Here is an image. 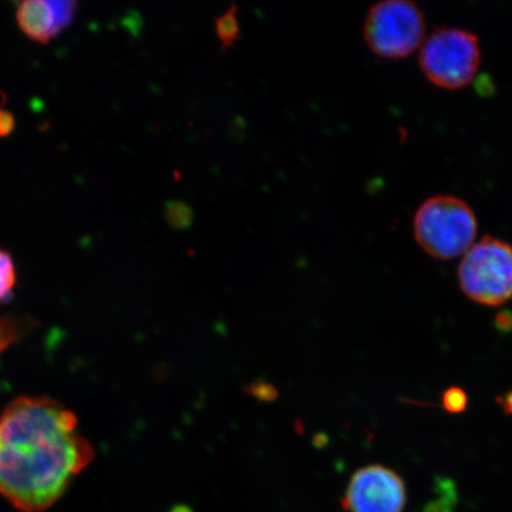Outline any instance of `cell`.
Segmentation results:
<instances>
[{
  "instance_id": "obj_1",
  "label": "cell",
  "mask_w": 512,
  "mask_h": 512,
  "mask_svg": "<svg viewBox=\"0 0 512 512\" xmlns=\"http://www.w3.org/2000/svg\"><path fill=\"white\" fill-rule=\"evenodd\" d=\"M93 457L60 402L21 396L0 414V495L19 511L49 509Z\"/></svg>"
},
{
  "instance_id": "obj_2",
  "label": "cell",
  "mask_w": 512,
  "mask_h": 512,
  "mask_svg": "<svg viewBox=\"0 0 512 512\" xmlns=\"http://www.w3.org/2000/svg\"><path fill=\"white\" fill-rule=\"evenodd\" d=\"M413 227L416 241L427 254L451 260L472 247L478 222L469 204L458 197L440 195L421 204Z\"/></svg>"
},
{
  "instance_id": "obj_3",
  "label": "cell",
  "mask_w": 512,
  "mask_h": 512,
  "mask_svg": "<svg viewBox=\"0 0 512 512\" xmlns=\"http://www.w3.org/2000/svg\"><path fill=\"white\" fill-rule=\"evenodd\" d=\"M480 44L472 32L443 28L434 31L422 44L419 64L433 85L458 91L470 85L480 66Z\"/></svg>"
},
{
  "instance_id": "obj_4",
  "label": "cell",
  "mask_w": 512,
  "mask_h": 512,
  "mask_svg": "<svg viewBox=\"0 0 512 512\" xmlns=\"http://www.w3.org/2000/svg\"><path fill=\"white\" fill-rule=\"evenodd\" d=\"M425 16L413 0H381L368 12L363 35L368 47L382 59L399 60L424 43Z\"/></svg>"
},
{
  "instance_id": "obj_5",
  "label": "cell",
  "mask_w": 512,
  "mask_h": 512,
  "mask_svg": "<svg viewBox=\"0 0 512 512\" xmlns=\"http://www.w3.org/2000/svg\"><path fill=\"white\" fill-rule=\"evenodd\" d=\"M463 292L473 302L499 306L512 299V246L486 236L464 255L458 268Z\"/></svg>"
},
{
  "instance_id": "obj_6",
  "label": "cell",
  "mask_w": 512,
  "mask_h": 512,
  "mask_svg": "<svg viewBox=\"0 0 512 512\" xmlns=\"http://www.w3.org/2000/svg\"><path fill=\"white\" fill-rule=\"evenodd\" d=\"M407 504L405 480L383 465H367L349 480L341 505L345 512H403Z\"/></svg>"
},
{
  "instance_id": "obj_7",
  "label": "cell",
  "mask_w": 512,
  "mask_h": 512,
  "mask_svg": "<svg viewBox=\"0 0 512 512\" xmlns=\"http://www.w3.org/2000/svg\"><path fill=\"white\" fill-rule=\"evenodd\" d=\"M78 0H23L16 19L30 40L47 44L73 23Z\"/></svg>"
},
{
  "instance_id": "obj_8",
  "label": "cell",
  "mask_w": 512,
  "mask_h": 512,
  "mask_svg": "<svg viewBox=\"0 0 512 512\" xmlns=\"http://www.w3.org/2000/svg\"><path fill=\"white\" fill-rule=\"evenodd\" d=\"M30 322L12 315H0V354L28 332Z\"/></svg>"
},
{
  "instance_id": "obj_9",
  "label": "cell",
  "mask_w": 512,
  "mask_h": 512,
  "mask_svg": "<svg viewBox=\"0 0 512 512\" xmlns=\"http://www.w3.org/2000/svg\"><path fill=\"white\" fill-rule=\"evenodd\" d=\"M216 34L222 44L223 49L234 46L240 36V25L238 19V9L233 5L232 8L224 12L217 18Z\"/></svg>"
},
{
  "instance_id": "obj_10",
  "label": "cell",
  "mask_w": 512,
  "mask_h": 512,
  "mask_svg": "<svg viewBox=\"0 0 512 512\" xmlns=\"http://www.w3.org/2000/svg\"><path fill=\"white\" fill-rule=\"evenodd\" d=\"M437 490L440 496L426 504L424 512H453L457 504L456 484L448 479H439Z\"/></svg>"
},
{
  "instance_id": "obj_11",
  "label": "cell",
  "mask_w": 512,
  "mask_h": 512,
  "mask_svg": "<svg viewBox=\"0 0 512 512\" xmlns=\"http://www.w3.org/2000/svg\"><path fill=\"white\" fill-rule=\"evenodd\" d=\"M16 286V268L9 252L0 248V303L11 297Z\"/></svg>"
},
{
  "instance_id": "obj_12",
  "label": "cell",
  "mask_w": 512,
  "mask_h": 512,
  "mask_svg": "<svg viewBox=\"0 0 512 512\" xmlns=\"http://www.w3.org/2000/svg\"><path fill=\"white\" fill-rule=\"evenodd\" d=\"M166 220L171 227L176 229H187L194 221V213L187 203L172 201L168 203L165 211Z\"/></svg>"
},
{
  "instance_id": "obj_13",
  "label": "cell",
  "mask_w": 512,
  "mask_h": 512,
  "mask_svg": "<svg viewBox=\"0 0 512 512\" xmlns=\"http://www.w3.org/2000/svg\"><path fill=\"white\" fill-rule=\"evenodd\" d=\"M441 403L446 412L460 414L466 411L469 398L462 388L451 387L445 390Z\"/></svg>"
},
{
  "instance_id": "obj_14",
  "label": "cell",
  "mask_w": 512,
  "mask_h": 512,
  "mask_svg": "<svg viewBox=\"0 0 512 512\" xmlns=\"http://www.w3.org/2000/svg\"><path fill=\"white\" fill-rule=\"evenodd\" d=\"M247 392L253 396H255L256 399L261 401H274L278 398V392L277 389H275L272 384L262 382V381H255L247 388Z\"/></svg>"
},
{
  "instance_id": "obj_15",
  "label": "cell",
  "mask_w": 512,
  "mask_h": 512,
  "mask_svg": "<svg viewBox=\"0 0 512 512\" xmlns=\"http://www.w3.org/2000/svg\"><path fill=\"white\" fill-rule=\"evenodd\" d=\"M16 120L14 114L0 108V138L8 137L14 132Z\"/></svg>"
},
{
  "instance_id": "obj_16",
  "label": "cell",
  "mask_w": 512,
  "mask_h": 512,
  "mask_svg": "<svg viewBox=\"0 0 512 512\" xmlns=\"http://www.w3.org/2000/svg\"><path fill=\"white\" fill-rule=\"evenodd\" d=\"M495 325L498 330L510 331L512 329V313L509 311L499 313L495 318Z\"/></svg>"
},
{
  "instance_id": "obj_17",
  "label": "cell",
  "mask_w": 512,
  "mask_h": 512,
  "mask_svg": "<svg viewBox=\"0 0 512 512\" xmlns=\"http://www.w3.org/2000/svg\"><path fill=\"white\" fill-rule=\"evenodd\" d=\"M497 401L505 414L512 415V389L507 394L501 396V398H498Z\"/></svg>"
},
{
  "instance_id": "obj_18",
  "label": "cell",
  "mask_w": 512,
  "mask_h": 512,
  "mask_svg": "<svg viewBox=\"0 0 512 512\" xmlns=\"http://www.w3.org/2000/svg\"><path fill=\"white\" fill-rule=\"evenodd\" d=\"M171 512H194V511H192L188 507V505L179 504V505H176V507L174 509H172Z\"/></svg>"
},
{
  "instance_id": "obj_19",
  "label": "cell",
  "mask_w": 512,
  "mask_h": 512,
  "mask_svg": "<svg viewBox=\"0 0 512 512\" xmlns=\"http://www.w3.org/2000/svg\"><path fill=\"white\" fill-rule=\"evenodd\" d=\"M16 2H23V0H16Z\"/></svg>"
}]
</instances>
